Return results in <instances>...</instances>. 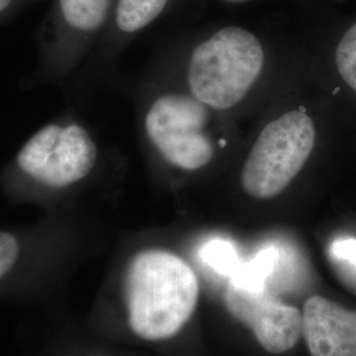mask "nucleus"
I'll use <instances>...</instances> for the list:
<instances>
[{"instance_id": "nucleus-1", "label": "nucleus", "mask_w": 356, "mask_h": 356, "mask_svg": "<svg viewBox=\"0 0 356 356\" xmlns=\"http://www.w3.org/2000/svg\"><path fill=\"white\" fill-rule=\"evenodd\" d=\"M99 147L76 114L66 113L38 129L0 177L15 189L67 194L81 188L99 165Z\"/></svg>"}, {"instance_id": "nucleus-2", "label": "nucleus", "mask_w": 356, "mask_h": 356, "mask_svg": "<svg viewBox=\"0 0 356 356\" xmlns=\"http://www.w3.org/2000/svg\"><path fill=\"white\" fill-rule=\"evenodd\" d=\"M200 296L195 273L177 254L147 250L136 254L126 275L128 322L145 341L175 337L191 318Z\"/></svg>"}, {"instance_id": "nucleus-3", "label": "nucleus", "mask_w": 356, "mask_h": 356, "mask_svg": "<svg viewBox=\"0 0 356 356\" xmlns=\"http://www.w3.org/2000/svg\"><path fill=\"white\" fill-rule=\"evenodd\" d=\"M263 65L260 40L241 26H225L191 54L188 81L193 97L207 107L229 110L244 99Z\"/></svg>"}, {"instance_id": "nucleus-4", "label": "nucleus", "mask_w": 356, "mask_h": 356, "mask_svg": "<svg viewBox=\"0 0 356 356\" xmlns=\"http://www.w3.org/2000/svg\"><path fill=\"white\" fill-rule=\"evenodd\" d=\"M115 0H51L38 32L33 85L72 86L92 42L108 26Z\"/></svg>"}, {"instance_id": "nucleus-5", "label": "nucleus", "mask_w": 356, "mask_h": 356, "mask_svg": "<svg viewBox=\"0 0 356 356\" xmlns=\"http://www.w3.org/2000/svg\"><path fill=\"white\" fill-rule=\"evenodd\" d=\"M316 126L302 111H289L270 122L254 141L242 172L244 191L270 200L285 191L316 145Z\"/></svg>"}, {"instance_id": "nucleus-6", "label": "nucleus", "mask_w": 356, "mask_h": 356, "mask_svg": "<svg viewBox=\"0 0 356 356\" xmlns=\"http://www.w3.org/2000/svg\"><path fill=\"white\" fill-rule=\"evenodd\" d=\"M204 103L185 94L166 92L153 101L144 115V131L166 164L198 170L214 157V147L204 126Z\"/></svg>"}, {"instance_id": "nucleus-7", "label": "nucleus", "mask_w": 356, "mask_h": 356, "mask_svg": "<svg viewBox=\"0 0 356 356\" xmlns=\"http://www.w3.org/2000/svg\"><path fill=\"white\" fill-rule=\"evenodd\" d=\"M225 300L229 314L248 326L270 354L292 350L302 335V313L266 289L251 291L229 282Z\"/></svg>"}, {"instance_id": "nucleus-8", "label": "nucleus", "mask_w": 356, "mask_h": 356, "mask_svg": "<svg viewBox=\"0 0 356 356\" xmlns=\"http://www.w3.org/2000/svg\"><path fill=\"white\" fill-rule=\"evenodd\" d=\"M302 335L312 356H356V310L313 296L304 305Z\"/></svg>"}, {"instance_id": "nucleus-9", "label": "nucleus", "mask_w": 356, "mask_h": 356, "mask_svg": "<svg viewBox=\"0 0 356 356\" xmlns=\"http://www.w3.org/2000/svg\"><path fill=\"white\" fill-rule=\"evenodd\" d=\"M170 0H115L106 32L116 38L136 36L154 23L165 11Z\"/></svg>"}, {"instance_id": "nucleus-10", "label": "nucleus", "mask_w": 356, "mask_h": 356, "mask_svg": "<svg viewBox=\"0 0 356 356\" xmlns=\"http://www.w3.org/2000/svg\"><path fill=\"white\" fill-rule=\"evenodd\" d=\"M276 259L277 252L275 250L268 248L261 251L252 261L241 266L231 277V284L251 291L266 289L267 279L276 267Z\"/></svg>"}, {"instance_id": "nucleus-11", "label": "nucleus", "mask_w": 356, "mask_h": 356, "mask_svg": "<svg viewBox=\"0 0 356 356\" xmlns=\"http://www.w3.org/2000/svg\"><path fill=\"white\" fill-rule=\"evenodd\" d=\"M201 254L204 263L219 275L232 277L242 266L234 247L223 241H214L206 244Z\"/></svg>"}, {"instance_id": "nucleus-12", "label": "nucleus", "mask_w": 356, "mask_h": 356, "mask_svg": "<svg viewBox=\"0 0 356 356\" xmlns=\"http://www.w3.org/2000/svg\"><path fill=\"white\" fill-rule=\"evenodd\" d=\"M335 63L344 82L356 92V23L341 38L335 51Z\"/></svg>"}, {"instance_id": "nucleus-13", "label": "nucleus", "mask_w": 356, "mask_h": 356, "mask_svg": "<svg viewBox=\"0 0 356 356\" xmlns=\"http://www.w3.org/2000/svg\"><path fill=\"white\" fill-rule=\"evenodd\" d=\"M23 251L22 239L10 231H0V280L17 264Z\"/></svg>"}, {"instance_id": "nucleus-14", "label": "nucleus", "mask_w": 356, "mask_h": 356, "mask_svg": "<svg viewBox=\"0 0 356 356\" xmlns=\"http://www.w3.org/2000/svg\"><path fill=\"white\" fill-rule=\"evenodd\" d=\"M330 251L335 259L347 261L356 268V239H338L331 244Z\"/></svg>"}, {"instance_id": "nucleus-15", "label": "nucleus", "mask_w": 356, "mask_h": 356, "mask_svg": "<svg viewBox=\"0 0 356 356\" xmlns=\"http://www.w3.org/2000/svg\"><path fill=\"white\" fill-rule=\"evenodd\" d=\"M226 1H231V3H242V1H248V0H226Z\"/></svg>"}]
</instances>
